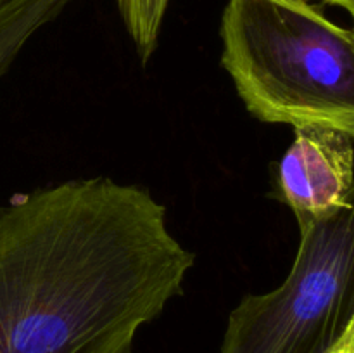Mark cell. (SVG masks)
<instances>
[{
	"mask_svg": "<svg viewBox=\"0 0 354 353\" xmlns=\"http://www.w3.org/2000/svg\"><path fill=\"white\" fill-rule=\"evenodd\" d=\"M328 353H354V317L349 324V327L346 329L344 336L337 341V345L330 350Z\"/></svg>",
	"mask_w": 354,
	"mask_h": 353,
	"instance_id": "52a82bcc",
	"label": "cell"
},
{
	"mask_svg": "<svg viewBox=\"0 0 354 353\" xmlns=\"http://www.w3.org/2000/svg\"><path fill=\"white\" fill-rule=\"evenodd\" d=\"M221 64L249 113L324 125L354 142V33L311 0H228Z\"/></svg>",
	"mask_w": 354,
	"mask_h": 353,
	"instance_id": "7a4b0ae2",
	"label": "cell"
},
{
	"mask_svg": "<svg viewBox=\"0 0 354 353\" xmlns=\"http://www.w3.org/2000/svg\"><path fill=\"white\" fill-rule=\"evenodd\" d=\"M287 279L228 317L221 353H328L354 317V187L342 210L299 227Z\"/></svg>",
	"mask_w": 354,
	"mask_h": 353,
	"instance_id": "3957f363",
	"label": "cell"
},
{
	"mask_svg": "<svg viewBox=\"0 0 354 353\" xmlns=\"http://www.w3.org/2000/svg\"><path fill=\"white\" fill-rule=\"evenodd\" d=\"M349 14H351V17H353V23H354V9H353L351 12H349ZM353 33H354V26H353Z\"/></svg>",
	"mask_w": 354,
	"mask_h": 353,
	"instance_id": "9c48e42d",
	"label": "cell"
},
{
	"mask_svg": "<svg viewBox=\"0 0 354 353\" xmlns=\"http://www.w3.org/2000/svg\"><path fill=\"white\" fill-rule=\"evenodd\" d=\"M192 265L138 185L99 176L12 197L0 206V353H131Z\"/></svg>",
	"mask_w": 354,
	"mask_h": 353,
	"instance_id": "6da1fadb",
	"label": "cell"
},
{
	"mask_svg": "<svg viewBox=\"0 0 354 353\" xmlns=\"http://www.w3.org/2000/svg\"><path fill=\"white\" fill-rule=\"evenodd\" d=\"M353 187V138L324 125L294 127V141L279 166V194L296 215L297 225L337 213Z\"/></svg>",
	"mask_w": 354,
	"mask_h": 353,
	"instance_id": "277c9868",
	"label": "cell"
},
{
	"mask_svg": "<svg viewBox=\"0 0 354 353\" xmlns=\"http://www.w3.org/2000/svg\"><path fill=\"white\" fill-rule=\"evenodd\" d=\"M73 0H0V76L26 42Z\"/></svg>",
	"mask_w": 354,
	"mask_h": 353,
	"instance_id": "5b68a950",
	"label": "cell"
},
{
	"mask_svg": "<svg viewBox=\"0 0 354 353\" xmlns=\"http://www.w3.org/2000/svg\"><path fill=\"white\" fill-rule=\"evenodd\" d=\"M313 2V0H311ZM317 2H324L328 3V6H335V7H342L344 10L351 12L354 9V0H317Z\"/></svg>",
	"mask_w": 354,
	"mask_h": 353,
	"instance_id": "ba28073f",
	"label": "cell"
},
{
	"mask_svg": "<svg viewBox=\"0 0 354 353\" xmlns=\"http://www.w3.org/2000/svg\"><path fill=\"white\" fill-rule=\"evenodd\" d=\"M168 3L169 0H118L121 19L144 64L158 47L159 31Z\"/></svg>",
	"mask_w": 354,
	"mask_h": 353,
	"instance_id": "8992f818",
	"label": "cell"
}]
</instances>
